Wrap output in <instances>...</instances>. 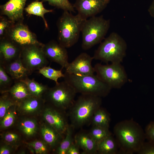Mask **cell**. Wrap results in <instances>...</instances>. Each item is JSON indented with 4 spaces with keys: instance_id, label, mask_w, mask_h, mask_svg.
<instances>
[{
    "instance_id": "7402d4cb",
    "label": "cell",
    "mask_w": 154,
    "mask_h": 154,
    "mask_svg": "<svg viewBox=\"0 0 154 154\" xmlns=\"http://www.w3.org/2000/svg\"><path fill=\"white\" fill-rule=\"evenodd\" d=\"M43 2L36 0L33 1L25 8L26 12L29 15H33L40 17L44 21L45 27L48 29V25L44 17L45 14L53 12V9H47L44 7Z\"/></svg>"
},
{
    "instance_id": "7c38bea8",
    "label": "cell",
    "mask_w": 154,
    "mask_h": 154,
    "mask_svg": "<svg viewBox=\"0 0 154 154\" xmlns=\"http://www.w3.org/2000/svg\"><path fill=\"white\" fill-rule=\"evenodd\" d=\"M110 1V0H76L73 5L77 14L86 20L102 12Z\"/></svg>"
},
{
    "instance_id": "4dcf8cb0",
    "label": "cell",
    "mask_w": 154,
    "mask_h": 154,
    "mask_svg": "<svg viewBox=\"0 0 154 154\" xmlns=\"http://www.w3.org/2000/svg\"><path fill=\"white\" fill-rule=\"evenodd\" d=\"M17 104L11 106L0 120V127L2 129L8 128L14 123L16 117V109Z\"/></svg>"
},
{
    "instance_id": "9c48e42d",
    "label": "cell",
    "mask_w": 154,
    "mask_h": 154,
    "mask_svg": "<svg viewBox=\"0 0 154 154\" xmlns=\"http://www.w3.org/2000/svg\"><path fill=\"white\" fill-rule=\"evenodd\" d=\"M20 58L24 67L32 72L47 66L49 63L42 47L36 45L22 47Z\"/></svg>"
},
{
    "instance_id": "6da1fadb",
    "label": "cell",
    "mask_w": 154,
    "mask_h": 154,
    "mask_svg": "<svg viewBox=\"0 0 154 154\" xmlns=\"http://www.w3.org/2000/svg\"><path fill=\"white\" fill-rule=\"evenodd\" d=\"M127 48L123 38L113 32L100 43L95 52L94 59L106 64L121 63L126 56Z\"/></svg>"
},
{
    "instance_id": "e575fe53",
    "label": "cell",
    "mask_w": 154,
    "mask_h": 154,
    "mask_svg": "<svg viewBox=\"0 0 154 154\" xmlns=\"http://www.w3.org/2000/svg\"><path fill=\"white\" fill-rule=\"evenodd\" d=\"M27 144L31 147L37 154H45L48 152L47 144L40 141H36L29 143Z\"/></svg>"
},
{
    "instance_id": "83f0119b",
    "label": "cell",
    "mask_w": 154,
    "mask_h": 154,
    "mask_svg": "<svg viewBox=\"0 0 154 154\" xmlns=\"http://www.w3.org/2000/svg\"><path fill=\"white\" fill-rule=\"evenodd\" d=\"M38 73L45 77L54 81L56 84L58 83V79L64 76V74L62 72V69L57 70L50 66H45L38 70Z\"/></svg>"
},
{
    "instance_id": "e0dca14e",
    "label": "cell",
    "mask_w": 154,
    "mask_h": 154,
    "mask_svg": "<svg viewBox=\"0 0 154 154\" xmlns=\"http://www.w3.org/2000/svg\"><path fill=\"white\" fill-rule=\"evenodd\" d=\"M2 66L15 82L25 79L33 72L24 67L20 57L14 61Z\"/></svg>"
},
{
    "instance_id": "3957f363",
    "label": "cell",
    "mask_w": 154,
    "mask_h": 154,
    "mask_svg": "<svg viewBox=\"0 0 154 154\" xmlns=\"http://www.w3.org/2000/svg\"><path fill=\"white\" fill-rule=\"evenodd\" d=\"M101 103L100 97L81 94L70 109L71 125L74 128H79L91 121Z\"/></svg>"
},
{
    "instance_id": "277c9868",
    "label": "cell",
    "mask_w": 154,
    "mask_h": 154,
    "mask_svg": "<svg viewBox=\"0 0 154 154\" xmlns=\"http://www.w3.org/2000/svg\"><path fill=\"white\" fill-rule=\"evenodd\" d=\"M110 26V20L105 19L102 15L85 20L81 31L82 49L87 50L100 43L105 39Z\"/></svg>"
},
{
    "instance_id": "ffe728a7",
    "label": "cell",
    "mask_w": 154,
    "mask_h": 154,
    "mask_svg": "<svg viewBox=\"0 0 154 154\" xmlns=\"http://www.w3.org/2000/svg\"><path fill=\"white\" fill-rule=\"evenodd\" d=\"M42 137L47 145L54 148L62 141V134L48 124L42 125L40 129Z\"/></svg>"
},
{
    "instance_id": "d590c367",
    "label": "cell",
    "mask_w": 154,
    "mask_h": 154,
    "mask_svg": "<svg viewBox=\"0 0 154 154\" xmlns=\"http://www.w3.org/2000/svg\"><path fill=\"white\" fill-rule=\"evenodd\" d=\"M4 141L8 143H13L17 141L19 139V137L17 134L13 133H7L3 136Z\"/></svg>"
},
{
    "instance_id": "30bf717a",
    "label": "cell",
    "mask_w": 154,
    "mask_h": 154,
    "mask_svg": "<svg viewBox=\"0 0 154 154\" xmlns=\"http://www.w3.org/2000/svg\"><path fill=\"white\" fill-rule=\"evenodd\" d=\"M5 37L22 48L33 44L42 47L44 44L38 40L36 34L31 32L28 26L24 24L23 22L14 23L7 32Z\"/></svg>"
},
{
    "instance_id": "f35d334b",
    "label": "cell",
    "mask_w": 154,
    "mask_h": 154,
    "mask_svg": "<svg viewBox=\"0 0 154 154\" xmlns=\"http://www.w3.org/2000/svg\"><path fill=\"white\" fill-rule=\"evenodd\" d=\"M74 142L68 149L66 154H79L80 153L79 148Z\"/></svg>"
},
{
    "instance_id": "8992f818",
    "label": "cell",
    "mask_w": 154,
    "mask_h": 154,
    "mask_svg": "<svg viewBox=\"0 0 154 154\" xmlns=\"http://www.w3.org/2000/svg\"><path fill=\"white\" fill-rule=\"evenodd\" d=\"M94 67L96 74L111 89L120 88L127 82V74L121 63H97Z\"/></svg>"
},
{
    "instance_id": "5b68a950",
    "label": "cell",
    "mask_w": 154,
    "mask_h": 154,
    "mask_svg": "<svg viewBox=\"0 0 154 154\" xmlns=\"http://www.w3.org/2000/svg\"><path fill=\"white\" fill-rule=\"evenodd\" d=\"M64 74V80L72 86L77 93L101 97L107 95L112 89L96 74L79 76Z\"/></svg>"
},
{
    "instance_id": "ba28073f",
    "label": "cell",
    "mask_w": 154,
    "mask_h": 154,
    "mask_svg": "<svg viewBox=\"0 0 154 154\" xmlns=\"http://www.w3.org/2000/svg\"><path fill=\"white\" fill-rule=\"evenodd\" d=\"M114 131L121 144L127 149L139 151L143 145V133L132 122L126 121L119 123L116 126Z\"/></svg>"
},
{
    "instance_id": "484cf974",
    "label": "cell",
    "mask_w": 154,
    "mask_h": 154,
    "mask_svg": "<svg viewBox=\"0 0 154 154\" xmlns=\"http://www.w3.org/2000/svg\"><path fill=\"white\" fill-rule=\"evenodd\" d=\"M74 128L71 125H69L64 139L62 140L56 149L58 154H66L67 150L71 144L74 142L73 138V130Z\"/></svg>"
},
{
    "instance_id": "5bb4252c",
    "label": "cell",
    "mask_w": 154,
    "mask_h": 154,
    "mask_svg": "<svg viewBox=\"0 0 154 154\" xmlns=\"http://www.w3.org/2000/svg\"><path fill=\"white\" fill-rule=\"evenodd\" d=\"M27 0H9L0 6L1 15L7 17L13 22H23V11Z\"/></svg>"
},
{
    "instance_id": "f1b7e54d",
    "label": "cell",
    "mask_w": 154,
    "mask_h": 154,
    "mask_svg": "<svg viewBox=\"0 0 154 154\" xmlns=\"http://www.w3.org/2000/svg\"><path fill=\"white\" fill-rule=\"evenodd\" d=\"M89 133L97 144L106 138L111 135L108 128L93 126Z\"/></svg>"
},
{
    "instance_id": "836d02e7",
    "label": "cell",
    "mask_w": 154,
    "mask_h": 154,
    "mask_svg": "<svg viewBox=\"0 0 154 154\" xmlns=\"http://www.w3.org/2000/svg\"><path fill=\"white\" fill-rule=\"evenodd\" d=\"M15 23L5 16H0V39L5 37L7 32Z\"/></svg>"
},
{
    "instance_id": "1f68e13d",
    "label": "cell",
    "mask_w": 154,
    "mask_h": 154,
    "mask_svg": "<svg viewBox=\"0 0 154 154\" xmlns=\"http://www.w3.org/2000/svg\"><path fill=\"white\" fill-rule=\"evenodd\" d=\"M3 94L0 99V119L3 117L7 110L12 106L17 104L7 92Z\"/></svg>"
},
{
    "instance_id": "44dd1931",
    "label": "cell",
    "mask_w": 154,
    "mask_h": 154,
    "mask_svg": "<svg viewBox=\"0 0 154 154\" xmlns=\"http://www.w3.org/2000/svg\"><path fill=\"white\" fill-rule=\"evenodd\" d=\"M44 103V100L42 98L31 96L23 100L17 105L18 109L22 113L30 114L37 111Z\"/></svg>"
},
{
    "instance_id": "74e56055",
    "label": "cell",
    "mask_w": 154,
    "mask_h": 154,
    "mask_svg": "<svg viewBox=\"0 0 154 154\" xmlns=\"http://www.w3.org/2000/svg\"><path fill=\"white\" fill-rule=\"evenodd\" d=\"M146 133L150 141L154 143V121L151 122L147 126Z\"/></svg>"
},
{
    "instance_id": "d6a6232c",
    "label": "cell",
    "mask_w": 154,
    "mask_h": 154,
    "mask_svg": "<svg viewBox=\"0 0 154 154\" xmlns=\"http://www.w3.org/2000/svg\"><path fill=\"white\" fill-rule=\"evenodd\" d=\"M43 2H47L48 4L63 11H68L70 12H75V9L69 0H36Z\"/></svg>"
},
{
    "instance_id": "d4e9b609",
    "label": "cell",
    "mask_w": 154,
    "mask_h": 154,
    "mask_svg": "<svg viewBox=\"0 0 154 154\" xmlns=\"http://www.w3.org/2000/svg\"><path fill=\"white\" fill-rule=\"evenodd\" d=\"M93 126L109 128L110 118L108 114L100 108L94 113L91 120Z\"/></svg>"
},
{
    "instance_id": "4fadbf2b",
    "label": "cell",
    "mask_w": 154,
    "mask_h": 154,
    "mask_svg": "<svg viewBox=\"0 0 154 154\" xmlns=\"http://www.w3.org/2000/svg\"><path fill=\"white\" fill-rule=\"evenodd\" d=\"M47 58L51 62H56L65 68L69 64L68 52L65 48L58 42L52 40L44 44L42 47Z\"/></svg>"
},
{
    "instance_id": "52a82bcc",
    "label": "cell",
    "mask_w": 154,
    "mask_h": 154,
    "mask_svg": "<svg viewBox=\"0 0 154 154\" xmlns=\"http://www.w3.org/2000/svg\"><path fill=\"white\" fill-rule=\"evenodd\" d=\"M76 93L74 88L64 80L49 88L44 94L46 100L54 106L65 110L73 105Z\"/></svg>"
},
{
    "instance_id": "ac0fdd59",
    "label": "cell",
    "mask_w": 154,
    "mask_h": 154,
    "mask_svg": "<svg viewBox=\"0 0 154 154\" xmlns=\"http://www.w3.org/2000/svg\"><path fill=\"white\" fill-rule=\"evenodd\" d=\"M75 144L83 150V154H94L97 153V145L88 133H80L75 136Z\"/></svg>"
},
{
    "instance_id": "9a60e30c",
    "label": "cell",
    "mask_w": 154,
    "mask_h": 154,
    "mask_svg": "<svg viewBox=\"0 0 154 154\" xmlns=\"http://www.w3.org/2000/svg\"><path fill=\"white\" fill-rule=\"evenodd\" d=\"M22 47L9 39H0V64L4 66L20 57Z\"/></svg>"
},
{
    "instance_id": "7a4b0ae2",
    "label": "cell",
    "mask_w": 154,
    "mask_h": 154,
    "mask_svg": "<svg viewBox=\"0 0 154 154\" xmlns=\"http://www.w3.org/2000/svg\"><path fill=\"white\" fill-rule=\"evenodd\" d=\"M85 20L78 14L74 15L71 12L63 11L57 22L58 42L66 48L75 44Z\"/></svg>"
},
{
    "instance_id": "d6986e66",
    "label": "cell",
    "mask_w": 154,
    "mask_h": 154,
    "mask_svg": "<svg viewBox=\"0 0 154 154\" xmlns=\"http://www.w3.org/2000/svg\"><path fill=\"white\" fill-rule=\"evenodd\" d=\"M7 92L17 104L31 96L27 85L22 81L15 82Z\"/></svg>"
},
{
    "instance_id": "60d3db41",
    "label": "cell",
    "mask_w": 154,
    "mask_h": 154,
    "mask_svg": "<svg viewBox=\"0 0 154 154\" xmlns=\"http://www.w3.org/2000/svg\"><path fill=\"white\" fill-rule=\"evenodd\" d=\"M148 11L150 16L154 18V0H153L149 7Z\"/></svg>"
},
{
    "instance_id": "8fae6325",
    "label": "cell",
    "mask_w": 154,
    "mask_h": 154,
    "mask_svg": "<svg viewBox=\"0 0 154 154\" xmlns=\"http://www.w3.org/2000/svg\"><path fill=\"white\" fill-rule=\"evenodd\" d=\"M94 59L88 53H80L72 62L69 63L65 68V72L76 76H84L93 75L95 73L92 62Z\"/></svg>"
},
{
    "instance_id": "2e32d148",
    "label": "cell",
    "mask_w": 154,
    "mask_h": 154,
    "mask_svg": "<svg viewBox=\"0 0 154 154\" xmlns=\"http://www.w3.org/2000/svg\"><path fill=\"white\" fill-rule=\"evenodd\" d=\"M43 117L47 124L61 134L66 133L69 125L61 113L53 107H47L44 112Z\"/></svg>"
},
{
    "instance_id": "8d00e7d4",
    "label": "cell",
    "mask_w": 154,
    "mask_h": 154,
    "mask_svg": "<svg viewBox=\"0 0 154 154\" xmlns=\"http://www.w3.org/2000/svg\"><path fill=\"white\" fill-rule=\"evenodd\" d=\"M139 152L142 154H154V143L151 141L145 146L143 145Z\"/></svg>"
},
{
    "instance_id": "603a6c76",
    "label": "cell",
    "mask_w": 154,
    "mask_h": 154,
    "mask_svg": "<svg viewBox=\"0 0 154 154\" xmlns=\"http://www.w3.org/2000/svg\"><path fill=\"white\" fill-rule=\"evenodd\" d=\"M22 81L27 85L31 95L34 96L42 98L49 88L48 86L40 83L34 79H30L28 77Z\"/></svg>"
},
{
    "instance_id": "4316f807",
    "label": "cell",
    "mask_w": 154,
    "mask_h": 154,
    "mask_svg": "<svg viewBox=\"0 0 154 154\" xmlns=\"http://www.w3.org/2000/svg\"><path fill=\"white\" fill-rule=\"evenodd\" d=\"M19 128L26 135L31 137L36 133L38 129V125L35 120L27 118L23 120L20 122Z\"/></svg>"
},
{
    "instance_id": "f546056e",
    "label": "cell",
    "mask_w": 154,
    "mask_h": 154,
    "mask_svg": "<svg viewBox=\"0 0 154 154\" xmlns=\"http://www.w3.org/2000/svg\"><path fill=\"white\" fill-rule=\"evenodd\" d=\"M15 82L7 73L3 66L0 64V89L2 93L7 92Z\"/></svg>"
},
{
    "instance_id": "ab89813d",
    "label": "cell",
    "mask_w": 154,
    "mask_h": 154,
    "mask_svg": "<svg viewBox=\"0 0 154 154\" xmlns=\"http://www.w3.org/2000/svg\"><path fill=\"white\" fill-rule=\"evenodd\" d=\"M11 149L8 145H3L0 147V154H9L11 153Z\"/></svg>"
},
{
    "instance_id": "cb8c5ba5",
    "label": "cell",
    "mask_w": 154,
    "mask_h": 154,
    "mask_svg": "<svg viewBox=\"0 0 154 154\" xmlns=\"http://www.w3.org/2000/svg\"><path fill=\"white\" fill-rule=\"evenodd\" d=\"M117 150V144L111 135L104 139L97 144V153L100 154H114Z\"/></svg>"
}]
</instances>
